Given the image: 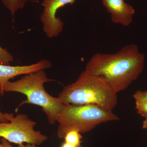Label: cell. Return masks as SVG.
I'll return each mask as SVG.
<instances>
[{"label": "cell", "instance_id": "1", "mask_svg": "<svg viewBox=\"0 0 147 147\" xmlns=\"http://www.w3.org/2000/svg\"><path fill=\"white\" fill-rule=\"evenodd\" d=\"M145 55L134 44L127 45L114 54L97 53L85 69L105 80L117 93L124 90L143 72Z\"/></svg>", "mask_w": 147, "mask_h": 147}, {"label": "cell", "instance_id": "2", "mask_svg": "<svg viewBox=\"0 0 147 147\" xmlns=\"http://www.w3.org/2000/svg\"><path fill=\"white\" fill-rule=\"evenodd\" d=\"M65 105H95L112 111L117 104V93L105 80L85 69L76 82L59 94Z\"/></svg>", "mask_w": 147, "mask_h": 147}, {"label": "cell", "instance_id": "3", "mask_svg": "<svg viewBox=\"0 0 147 147\" xmlns=\"http://www.w3.org/2000/svg\"><path fill=\"white\" fill-rule=\"evenodd\" d=\"M54 81L47 77L44 70H41L26 74L15 82L9 81L5 85L3 90L25 95L26 100H23L18 108L26 104L40 106L47 116L49 123L53 125L66 105L59 98L52 96L44 88V84Z\"/></svg>", "mask_w": 147, "mask_h": 147}, {"label": "cell", "instance_id": "4", "mask_svg": "<svg viewBox=\"0 0 147 147\" xmlns=\"http://www.w3.org/2000/svg\"><path fill=\"white\" fill-rule=\"evenodd\" d=\"M119 119L112 111L97 105L67 104L57 119L59 123L57 134L59 139H64L70 130H77L83 134L91 131L100 124Z\"/></svg>", "mask_w": 147, "mask_h": 147}, {"label": "cell", "instance_id": "5", "mask_svg": "<svg viewBox=\"0 0 147 147\" xmlns=\"http://www.w3.org/2000/svg\"><path fill=\"white\" fill-rule=\"evenodd\" d=\"M4 114L9 122H0V138L17 145L26 143L40 146L47 141V136L35 130L36 122L29 118L26 114L19 113L16 117L12 113Z\"/></svg>", "mask_w": 147, "mask_h": 147}, {"label": "cell", "instance_id": "6", "mask_svg": "<svg viewBox=\"0 0 147 147\" xmlns=\"http://www.w3.org/2000/svg\"><path fill=\"white\" fill-rule=\"evenodd\" d=\"M76 0H43V9L40 20L43 25V30L47 37L53 38L63 31V23L56 13L59 9L66 5H72Z\"/></svg>", "mask_w": 147, "mask_h": 147}, {"label": "cell", "instance_id": "7", "mask_svg": "<svg viewBox=\"0 0 147 147\" xmlns=\"http://www.w3.org/2000/svg\"><path fill=\"white\" fill-rule=\"evenodd\" d=\"M52 63L48 60L42 59L36 63L22 66H11L0 64V93L3 95V89L7 82L18 75H26L51 68Z\"/></svg>", "mask_w": 147, "mask_h": 147}, {"label": "cell", "instance_id": "8", "mask_svg": "<svg viewBox=\"0 0 147 147\" xmlns=\"http://www.w3.org/2000/svg\"><path fill=\"white\" fill-rule=\"evenodd\" d=\"M102 3L110 13L113 23L124 26L132 23L135 9L125 0H102Z\"/></svg>", "mask_w": 147, "mask_h": 147}, {"label": "cell", "instance_id": "9", "mask_svg": "<svg viewBox=\"0 0 147 147\" xmlns=\"http://www.w3.org/2000/svg\"><path fill=\"white\" fill-rule=\"evenodd\" d=\"M81 133L76 130H71L67 131L65 136V142L69 143L76 147H82L81 139L82 136Z\"/></svg>", "mask_w": 147, "mask_h": 147}, {"label": "cell", "instance_id": "10", "mask_svg": "<svg viewBox=\"0 0 147 147\" xmlns=\"http://www.w3.org/2000/svg\"><path fill=\"white\" fill-rule=\"evenodd\" d=\"M4 5L10 11L12 16L18 9H22L26 0H2Z\"/></svg>", "mask_w": 147, "mask_h": 147}, {"label": "cell", "instance_id": "11", "mask_svg": "<svg viewBox=\"0 0 147 147\" xmlns=\"http://www.w3.org/2000/svg\"><path fill=\"white\" fill-rule=\"evenodd\" d=\"M13 61L14 59L12 55L0 46V64L10 65V63Z\"/></svg>", "mask_w": 147, "mask_h": 147}, {"label": "cell", "instance_id": "12", "mask_svg": "<svg viewBox=\"0 0 147 147\" xmlns=\"http://www.w3.org/2000/svg\"><path fill=\"white\" fill-rule=\"evenodd\" d=\"M135 108L137 113L142 117L147 115V101L146 100H137L135 101Z\"/></svg>", "mask_w": 147, "mask_h": 147}, {"label": "cell", "instance_id": "13", "mask_svg": "<svg viewBox=\"0 0 147 147\" xmlns=\"http://www.w3.org/2000/svg\"><path fill=\"white\" fill-rule=\"evenodd\" d=\"M133 97L135 101L137 100H146L147 101V90L142 91L137 90L133 94Z\"/></svg>", "mask_w": 147, "mask_h": 147}, {"label": "cell", "instance_id": "14", "mask_svg": "<svg viewBox=\"0 0 147 147\" xmlns=\"http://www.w3.org/2000/svg\"><path fill=\"white\" fill-rule=\"evenodd\" d=\"M0 147H14L11 144L10 142L4 138H1Z\"/></svg>", "mask_w": 147, "mask_h": 147}, {"label": "cell", "instance_id": "15", "mask_svg": "<svg viewBox=\"0 0 147 147\" xmlns=\"http://www.w3.org/2000/svg\"><path fill=\"white\" fill-rule=\"evenodd\" d=\"M0 122L3 123H7L9 122V121L6 117L5 114L2 113L1 110H0Z\"/></svg>", "mask_w": 147, "mask_h": 147}, {"label": "cell", "instance_id": "16", "mask_svg": "<svg viewBox=\"0 0 147 147\" xmlns=\"http://www.w3.org/2000/svg\"><path fill=\"white\" fill-rule=\"evenodd\" d=\"M143 117L144 118V120L143 121L142 123V128L147 129V115L144 116Z\"/></svg>", "mask_w": 147, "mask_h": 147}, {"label": "cell", "instance_id": "17", "mask_svg": "<svg viewBox=\"0 0 147 147\" xmlns=\"http://www.w3.org/2000/svg\"><path fill=\"white\" fill-rule=\"evenodd\" d=\"M17 147H38L36 145L30 144H27L24 145V144H22L18 145Z\"/></svg>", "mask_w": 147, "mask_h": 147}, {"label": "cell", "instance_id": "18", "mask_svg": "<svg viewBox=\"0 0 147 147\" xmlns=\"http://www.w3.org/2000/svg\"><path fill=\"white\" fill-rule=\"evenodd\" d=\"M61 147H76L75 146H74L69 143H66V142H64L62 144L61 146Z\"/></svg>", "mask_w": 147, "mask_h": 147}]
</instances>
